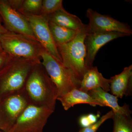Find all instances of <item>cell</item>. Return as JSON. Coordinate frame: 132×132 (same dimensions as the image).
<instances>
[{
  "mask_svg": "<svg viewBox=\"0 0 132 132\" xmlns=\"http://www.w3.org/2000/svg\"><path fill=\"white\" fill-rule=\"evenodd\" d=\"M30 104L45 106L54 111L59 97L56 86L50 78L41 61L34 67L26 82L25 89Z\"/></svg>",
  "mask_w": 132,
  "mask_h": 132,
  "instance_id": "obj_1",
  "label": "cell"
},
{
  "mask_svg": "<svg viewBox=\"0 0 132 132\" xmlns=\"http://www.w3.org/2000/svg\"><path fill=\"white\" fill-rule=\"evenodd\" d=\"M41 61L12 57L0 69V99L22 91L36 64Z\"/></svg>",
  "mask_w": 132,
  "mask_h": 132,
  "instance_id": "obj_2",
  "label": "cell"
},
{
  "mask_svg": "<svg viewBox=\"0 0 132 132\" xmlns=\"http://www.w3.org/2000/svg\"><path fill=\"white\" fill-rule=\"evenodd\" d=\"M87 34V25L84 24L71 41L56 45L62 63L80 81L88 69L85 64L86 52L85 43Z\"/></svg>",
  "mask_w": 132,
  "mask_h": 132,
  "instance_id": "obj_3",
  "label": "cell"
},
{
  "mask_svg": "<svg viewBox=\"0 0 132 132\" xmlns=\"http://www.w3.org/2000/svg\"><path fill=\"white\" fill-rule=\"evenodd\" d=\"M0 42L3 51L16 58L40 61L45 49L35 38L10 31L0 35Z\"/></svg>",
  "mask_w": 132,
  "mask_h": 132,
  "instance_id": "obj_4",
  "label": "cell"
},
{
  "mask_svg": "<svg viewBox=\"0 0 132 132\" xmlns=\"http://www.w3.org/2000/svg\"><path fill=\"white\" fill-rule=\"evenodd\" d=\"M42 64L58 90L59 97L80 87V81L62 62L45 49L41 55Z\"/></svg>",
  "mask_w": 132,
  "mask_h": 132,
  "instance_id": "obj_5",
  "label": "cell"
},
{
  "mask_svg": "<svg viewBox=\"0 0 132 132\" xmlns=\"http://www.w3.org/2000/svg\"><path fill=\"white\" fill-rule=\"evenodd\" d=\"M30 104L24 90L0 99V130L9 132L17 119Z\"/></svg>",
  "mask_w": 132,
  "mask_h": 132,
  "instance_id": "obj_6",
  "label": "cell"
},
{
  "mask_svg": "<svg viewBox=\"0 0 132 132\" xmlns=\"http://www.w3.org/2000/svg\"><path fill=\"white\" fill-rule=\"evenodd\" d=\"M54 111L46 107L30 104L9 132H43L48 118Z\"/></svg>",
  "mask_w": 132,
  "mask_h": 132,
  "instance_id": "obj_7",
  "label": "cell"
},
{
  "mask_svg": "<svg viewBox=\"0 0 132 132\" xmlns=\"http://www.w3.org/2000/svg\"><path fill=\"white\" fill-rule=\"evenodd\" d=\"M21 14L28 21L36 39L50 54L62 62L50 32L48 15L27 13Z\"/></svg>",
  "mask_w": 132,
  "mask_h": 132,
  "instance_id": "obj_8",
  "label": "cell"
},
{
  "mask_svg": "<svg viewBox=\"0 0 132 132\" xmlns=\"http://www.w3.org/2000/svg\"><path fill=\"white\" fill-rule=\"evenodd\" d=\"M89 20L87 25L88 34L98 32H118L130 36L132 30L128 24L121 22L106 15L101 14L91 9L86 11Z\"/></svg>",
  "mask_w": 132,
  "mask_h": 132,
  "instance_id": "obj_9",
  "label": "cell"
},
{
  "mask_svg": "<svg viewBox=\"0 0 132 132\" xmlns=\"http://www.w3.org/2000/svg\"><path fill=\"white\" fill-rule=\"evenodd\" d=\"M0 16L5 28L10 32L35 38L27 20L21 13L13 9L7 0H0Z\"/></svg>",
  "mask_w": 132,
  "mask_h": 132,
  "instance_id": "obj_10",
  "label": "cell"
},
{
  "mask_svg": "<svg viewBox=\"0 0 132 132\" xmlns=\"http://www.w3.org/2000/svg\"><path fill=\"white\" fill-rule=\"evenodd\" d=\"M128 36L118 32H98L89 33L85 38L86 54L85 64L88 69L93 67L95 56L99 50L114 39Z\"/></svg>",
  "mask_w": 132,
  "mask_h": 132,
  "instance_id": "obj_11",
  "label": "cell"
},
{
  "mask_svg": "<svg viewBox=\"0 0 132 132\" xmlns=\"http://www.w3.org/2000/svg\"><path fill=\"white\" fill-rule=\"evenodd\" d=\"M111 79L104 78L100 73L97 67H92L88 69L83 76L81 81L79 90L85 93L98 88H101L104 91H110Z\"/></svg>",
  "mask_w": 132,
  "mask_h": 132,
  "instance_id": "obj_12",
  "label": "cell"
},
{
  "mask_svg": "<svg viewBox=\"0 0 132 132\" xmlns=\"http://www.w3.org/2000/svg\"><path fill=\"white\" fill-rule=\"evenodd\" d=\"M132 65L124 68L119 74L111 77L110 91L113 95L122 98L124 95H130L131 94Z\"/></svg>",
  "mask_w": 132,
  "mask_h": 132,
  "instance_id": "obj_13",
  "label": "cell"
},
{
  "mask_svg": "<svg viewBox=\"0 0 132 132\" xmlns=\"http://www.w3.org/2000/svg\"><path fill=\"white\" fill-rule=\"evenodd\" d=\"M60 102L64 110L67 111L75 105L88 104L93 106H104V104L99 100L94 98L88 94L78 89H74L57 98Z\"/></svg>",
  "mask_w": 132,
  "mask_h": 132,
  "instance_id": "obj_14",
  "label": "cell"
},
{
  "mask_svg": "<svg viewBox=\"0 0 132 132\" xmlns=\"http://www.w3.org/2000/svg\"><path fill=\"white\" fill-rule=\"evenodd\" d=\"M88 94L94 98L101 102L104 106H108L112 109L114 113L131 116L132 111L129 105L125 103L123 106H120L118 103V98L108 92H105L101 88H98L91 90Z\"/></svg>",
  "mask_w": 132,
  "mask_h": 132,
  "instance_id": "obj_15",
  "label": "cell"
},
{
  "mask_svg": "<svg viewBox=\"0 0 132 132\" xmlns=\"http://www.w3.org/2000/svg\"><path fill=\"white\" fill-rule=\"evenodd\" d=\"M49 21L66 28L78 31L84 24L79 17L67 12L64 8L48 15Z\"/></svg>",
  "mask_w": 132,
  "mask_h": 132,
  "instance_id": "obj_16",
  "label": "cell"
},
{
  "mask_svg": "<svg viewBox=\"0 0 132 132\" xmlns=\"http://www.w3.org/2000/svg\"><path fill=\"white\" fill-rule=\"evenodd\" d=\"M49 27L56 45L65 44L72 40L78 31H75L59 26L49 21Z\"/></svg>",
  "mask_w": 132,
  "mask_h": 132,
  "instance_id": "obj_17",
  "label": "cell"
},
{
  "mask_svg": "<svg viewBox=\"0 0 132 132\" xmlns=\"http://www.w3.org/2000/svg\"><path fill=\"white\" fill-rule=\"evenodd\" d=\"M112 119L113 121L112 132H132L131 116H126L114 113Z\"/></svg>",
  "mask_w": 132,
  "mask_h": 132,
  "instance_id": "obj_18",
  "label": "cell"
},
{
  "mask_svg": "<svg viewBox=\"0 0 132 132\" xmlns=\"http://www.w3.org/2000/svg\"><path fill=\"white\" fill-rule=\"evenodd\" d=\"M42 4V0H25L18 12L21 14L40 15Z\"/></svg>",
  "mask_w": 132,
  "mask_h": 132,
  "instance_id": "obj_19",
  "label": "cell"
},
{
  "mask_svg": "<svg viewBox=\"0 0 132 132\" xmlns=\"http://www.w3.org/2000/svg\"><path fill=\"white\" fill-rule=\"evenodd\" d=\"M62 0H43L40 14L48 15L63 8Z\"/></svg>",
  "mask_w": 132,
  "mask_h": 132,
  "instance_id": "obj_20",
  "label": "cell"
},
{
  "mask_svg": "<svg viewBox=\"0 0 132 132\" xmlns=\"http://www.w3.org/2000/svg\"><path fill=\"white\" fill-rule=\"evenodd\" d=\"M114 115V113L113 111L111 110L102 116L96 123L90 125L88 127L81 128L78 132H97L99 127L103 123L109 119H112Z\"/></svg>",
  "mask_w": 132,
  "mask_h": 132,
  "instance_id": "obj_21",
  "label": "cell"
},
{
  "mask_svg": "<svg viewBox=\"0 0 132 132\" xmlns=\"http://www.w3.org/2000/svg\"><path fill=\"white\" fill-rule=\"evenodd\" d=\"M12 57L5 51L0 52V69L5 65Z\"/></svg>",
  "mask_w": 132,
  "mask_h": 132,
  "instance_id": "obj_22",
  "label": "cell"
},
{
  "mask_svg": "<svg viewBox=\"0 0 132 132\" xmlns=\"http://www.w3.org/2000/svg\"><path fill=\"white\" fill-rule=\"evenodd\" d=\"M79 124L82 128H86L92 125L87 114L81 116L79 119Z\"/></svg>",
  "mask_w": 132,
  "mask_h": 132,
  "instance_id": "obj_23",
  "label": "cell"
},
{
  "mask_svg": "<svg viewBox=\"0 0 132 132\" xmlns=\"http://www.w3.org/2000/svg\"><path fill=\"white\" fill-rule=\"evenodd\" d=\"M11 7L18 11L21 8L24 0H7Z\"/></svg>",
  "mask_w": 132,
  "mask_h": 132,
  "instance_id": "obj_24",
  "label": "cell"
},
{
  "mask_svg": "<svg viewBox=\"0 0 132 132\" xmlns=\"http://www.w3.org/2000/svg\"><path fill=\"white\" fill-rule=\"evenodd\" d=\"M2 20L1 17L0 16V35L5 34L9 32L7 29L5 28V27L3 26L2 22Z\"/></svg>",
  "mask_w": 132,
  "mask_h": 132,
  "instance_id": "obj_25",
  "label": "cell"
},
{
  "mask_svg": "<svg viewBox=\"0 0 132 132\" xmlns=\"http://www.w3.org/2000/svg\"><path fill=\"white\" fill-rule=\"evenodd\" d=\"M3 51V50L2 49V47L1 45V42H0V52H2Z\"/></svg>",
  "mask_w": 132,
  "mask_h": 132,
  "instance_id": "obj_26",
  "label": "cell"
},
{
  "mask_svg": "<svg viewBox=\"0 0 132 132\" xmlns=\"http://www.w3.org/2000/svg\"><path fill=\"white\" fill-rule=\"evenodd\" d=\"M0 132H5L3 131H1V130H0Z\"/></svg>",
  "mask_w": 132,
  "mask_h": 132,
  "instance_id": "obj_27",
  "label": "cell"
}]
</instances>
